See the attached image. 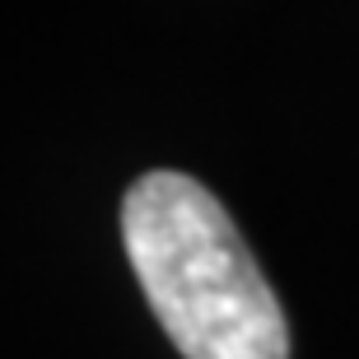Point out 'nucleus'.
<instances>
[{
	"instance_id": "1",
	"label": "nucleus",
	"mask_w": 359,
	"mask_h": 359,
	"mask_svg": "<svg viewBox=\"0 0 359 359\" xmlns=\"http://www.w3.org/2000/svg\"><path fill=\"white\" fill-rule=\"evenodd\" d=\"M121 243L159 327L187 359H290L271 280L196 177L159 168L131 182Z\"/></svg>"
}]
</instances>
